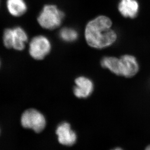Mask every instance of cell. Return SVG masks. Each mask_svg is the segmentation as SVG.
Wrapping results in <instances>:
<instances>
[{
	"label": "cell",
	"instance_id": "obj_1",
	"mask_svg": "<svg viewBox=\"0 0 150 150\" xmlns=\"http://www.w3.org/2000/svg\"><path fill=\"white\" fill-rule=\"evenodd\" d=\"M112 22L107 16H100L90 21L85 30V37L88 45L97 49H103L113 45L117 38L112 29Z\"/></svg>",
	"mask_w": 150,
	"mask_h": 150
},
{
	"label": "cell",
	"instance_id": "obj_2",
	"mask_svg": "<svg viewBox=\"0 0 150 150\" xmlns=\"http://www.w3.org/2000/svg\"><path fill=\"white\" fill-rule=\"evenodd\" d=\"M64 13L53 4H48L43 7L38 17V22L42 28L53 30L59 28L62 23Z\"/></svg>",
	"mask_w": 150,
	"mask_h": 150
},
{
	"label": "cell",
	"instance_id": "obj_3",
	"mask_svg": "<svg viewBox=\"0 0 150 150\" xmlns=\"http://www.w3.org/2000/svg\"><path fill=\"white\" fill-rule=\"evenodd\" d=\"M28 40L26 32L20 27L13 29L7 28L4 32L3 42L4 46L9 49L22 50L25 48Z\"/></svg>",
	"mask_w": 150,
	"mask_h": 150
},
{
	"label": "cell",
	"instance_id": "obj_4",
	"mask_svg": "<svg viewBox=\"0 0 150 150\" xmlns=\"http://www.w3.org/2000/svg\"><path fill=\"white\" fill-rule=\"evenodd\" d=\"M21 123L23 128L30 129L36 133H40L46 125V120L44 115L37 110L29 109L23 113Z\"/></svg>",
	"mask_w": 150,
	"mask_h": 150
},
{
	"label": "cell",
	"instance_id": "obj_5",
	"mask_svg": "<svg viewBox=\"0 0 150 150\" xmlns=\"http://www.w3.org/2000/svg\"><path fill=\"white\" fill-rule=\"evenodd\" d=\"M51 45L47 38L44 36L35 37L29 45V53L31 56L37 60L44 59L50 52Z\"/></svg>",
	"mask_w": 150,
	"mask_h": 150
},
{
	"label": "cell",
	"instance_id": "obj_6",
	"mask_svg": "<svg viewBox=\"0 0 150 150\" xmlns=\"http://www.w3.org/2000/svg\"><path fill=\"white\" fill-rule=\"evenodd\" d=\"M120 76L132 78L139 72V62L135 57L131 55H124L119 58Z\"/></svg>",
	"mask_w": 150,
	"mask_h": 150
},
{
	"label": "cell",
	"instance_id": "obj_7",
	"mask_svg": "<svg viewBox=\"0 0 150 150\" xmlns=\"http://www.w3.org/2000/svg\"><path fill=\"white\" fill-rule=\"evenodd\" d=\"M94 90L92 81L85 76H79L75 79L73 92L78 98H87L91 95Z\"/></svg>",
	"mask_w": 150,
	"mask_h": 150
},
{
	"label": "cell",
	"instance_id": "obj_8",
	"mask_svg": "<svg viewBox=\"0 0 150 150\" xmlns=\"http://www.w3.org/2000/svg\"><path fill=\"white\" fill-rule=\"evenodd\" d=\"M58 141L61 144L72 146L76 142V136L71 129L70 125L67 122L62 123L56 130Z\"/></svg>",
	"mask_w": 150,
	"mask_h": 150
},
{
	"label": "cell",
	"instance_id": "obj_9",
	"mask_svg": "<svg viewBox=\"0 0 150 150\" xmlns=\"http://www.w3.org/2000/svg\"><path fill=\"white\" fill-rule=\"evenodd\" d=\"M139 8L137 0H120L118 6V11L122 16L131 19L137 17Z\"/></svg>",
	"mask_w": 150,
	"mask_h": 150
},
{
	"label": "cell",
	"instance_id": "obj_10",
	"mask_svg": "<svg viewBox=\"0 0 150 150\" xmlns=\"http://www.w3.org/2000/svg\"><path fill=\"white\" fill-rule=\"evenodd\" d=\"M7 7L9 13L15 17L22 16L27 10L24 0H7Z\"/></svg>",
	"mask_w": 150,
	"mask_h": 150
},
{
	"label": "cell",
	"instance_id": "obj_11",
	"mask_svg": "<svg viewBox=\"0 0 150 150\" xmlns=\"http://www.w3.org/2000/svg\"><path fill=\"white\" fill-rule=\"evenodd\" d=\"M102 67L107 68L112 73L120 76V59L115 57H105L101 62Z\"/></svg>",
	"mask_w": 150,
	"mask_h": 150
},
{
	"label": "cell",
	"instance_id": "obj_12",
	"mask_svg": "<svg viewBox=\"0 0 150 150\" xmlns=\"http://www.w3.org/2000/svg\"><path fill=\"white\" fill-rule=\"evenodd\" d=\"M59 36L64 42H75L78 38V33L76 30L69 28H63L59 32Z\"/></svg>",
	"mask_w": 150,
	"mask_h": 150
},
{
	"label": "cell",
	"instance_id": "obj_13",
	"mask_svg": "<svg viewBox=\"0 0 150 150\" xmlns=\"http://www.w3.org/2000/svg\"><path fill=\"white\" fill-rule=\"evenodd\" d=\"M145 150H150V145L148 146L146 148Z\"/></svg>",
	"mask_w": 150,
	"mask_h": 150
},
{
	"label": "cell",
	"instance_id": "obj_14",
	"mask_svg": "<svg viewBox=\"0 0 150 150\" xmlns=\"http://www.w3.org/2000/svg\"><path fill=\"white\" fill-rule=\"evenodd\" d=\"M113 150H122V149H120V148H116V149H114Z\"/></svg>",
	"mask_w": 150,
	"mask_h": 150
},
{
	"label": "cell",
	"instance_id": "obj_15",
	"mask_svg": "<svg viewBox=\"0 0 150 150\" xmlns=\"http://www.w3.org/2000/svg\"><path fill=\"white\" fill-rule=\"evenodd\" d=\"M0 132H1V131H0Z\"/></svg>",
	"mask_w": 150,
	"mask_h": 150
}]
</instances>
